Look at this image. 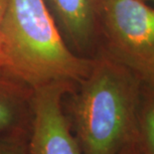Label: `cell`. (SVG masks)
Listing matches in <instances>:
<instances>
[{
	"instance_id": "obj_1",
	"label": "cell",
	"mask_w": 154,
	"mask_h": 154,
	"mask_svg": "<svg viewBox=\"0 0 154 154\" xmlns=\"http://www.w3.org/2000/svg\"><path fill=\"white\" fill-rule=\"evenodd\" d=\"M143 82L100 49L88 76L65 96V112L83 154H119L138 140Z\"/></svg>"
},
{
	"instance_id": "obj_2",
	"label": "cell",
	"mask_w": 154,
	"mask_h": 154,
	"mask_svg": "<svg viewBox=\"0 0 154 154\" xmlns=\"http://www.w3.org/2000/svg\"><path fill=\"white\" fill-rule=\"evenodd\" d=\"M2 45L4 68L33 88L56 81L78 85L94 63L71 50L44 0H9Z\"/></svg>"
},
{
	"instance_id": "obj_3",
	"label": "cell",
	"mask_w": 154,
	"mask_h": 154,
	"mask_svg": "<svg viewBox=\"0 0 154 154\" xmlns=\"http://www.w3.org/2000/svg\"><path fill=\"white\" fill-rule=\"evenodd\" d=\"M100 49L154 86V8L143 0H103Z\"/></svg>"
},
{
	"instance_id": "obj_4",
	"label": "cell",
	"mask_w": 154,
	"mask_h": 154,
	"mask_svg": "<svg viewBox=\"0 0 154 154\" xmlns=\"http://www.w3.org/2000/svg\"><path fill=\"white\" fill-rule=\"evenodd\" d=\"M76 86L56 81L34 88L27 154H83L64 110V97Z\"/></svg>"
},
{
	"instance_id": "obj_5",
	"label": "cell",
	"mask_w": 154,
	"mask_h": 154,
	"mask_svg": "<svg viewBox=\"0 0 154 154\" xmlns=\"http://www.w3.org/2000/svg\"><path fill=\"white\" fill-rule=\"evenodd\" d=\"M64 41L76 54L94 58L101 46L103 0H44Z\"/></svg>"
},
{
	"instance_id": "obj_6",
	"label": "cell",
	"mask_w": 154,
	"mask_h": 154,
	"mask_svg": "<svg viewBox=\"0 0 154 154\" xmlns=\"http://www.w3.org/2000/svg\"><path fill=\"white\" fill-rule=\"evenodd\" d=\"M34 88L0 68V141L27 144Z\"/></svg>"
},
{
	"instance_id": "obj_7",
	"label": "cell",
	"mask_w": 154,
	"mask_h": 154,
	"mask_svg": "<svg viewBox=\"0 0 154 154\" xmlns=\"http://www.w3.org/2000/svg\"><path fill=\"white\" fill-rule=\"evenodd\" d=\"M140 154H154V86L142 85L138 112Z\"/></svg>"
},
{
	"instance_id": "obj_8",
	"label": "cell",
	"mask_w": 154,
	"mask_h": 154,
	"mask_svg": "<svg viewBox=\"0 0 154 154\" xmlns=\"http://www.w3.org/2000/svg\"><path fill=\"white\" fill-rule=\"evenodd\" d=\"M0 154H27V144L0 141Z\"/></svg>"
},
{
	"instance_id": "obj_9",
	"label": "cell",
	"mask_w": 154,
	"mask_h": 154,
	"mask_svg": "<svg viewBox=\"0 0 154 154\" xmlns=\"http://www.w3.org/2000/svg\"><path fill=\"white\" fill-rule=\"evenodd\" d=\"M9 0H0V68L5 67V58L3 53V45H2V26L4 22L6 10H7Z\"/></svg>"
},
{
	"instance_id": "obj_10",
	"label": "cell",
	"mask_w": 154,
	"mask_h": 154,
	"mask_svg": "<svg viewBox=\"0 0 154 154\" xmlns=\"http://www.w3.org/2000/svg\"><path fill=\"white\" fill-rule=\"evenodd\" d=\"M119 154H140L138 140H135V141L127 144L123 149H121V151Z\"/></svg>"
},
{
	"instance_id": "obj_11",
	"label": "cell",
	"mask_w": 154,
	"mask_h": 154,
	"mask_svg": "<svg viewBox=\"0 0 154 154\" xmlns=\"http://www.w3.org/2000/svg\"><path fill=\"white\" fill-rule=\"evenodd\" d=\"M143 1H147V0H143ZM148 1H152V2H154V0H148Z\"/></svg>"
}]
</instances>
